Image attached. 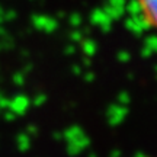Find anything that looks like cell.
Segmentation results:
<instances>
[{
  "label": "cell",
  "instance_id": "obj_2",
  "mask_svg": "<svg viewBox=\"0 0 157 157\" xmlns=\"http://www.w3.org/2000/svg\"><path fill=\"white\" fill-rule=\"evenodd\" d=\"M137 157H157V154H141V156H137Z\"/></svg>",
  "mask_w": 157,
  "mask_h": 157
},
{
  "label": "cell",
  "instance_id": "obj_1",
  "mask_svg": "<svg viewBox=\"0 0 157 157\" xmlns=\"http://www.w3.org/2000/svg\"><path fill=\"white\" fill-rule=\"evenodd\" d=\"M135 3L143 23L157 32V0H135Z\"/></svg>",
  "mask_w": 157,
  "mask_h": 157
}]
</instances>
